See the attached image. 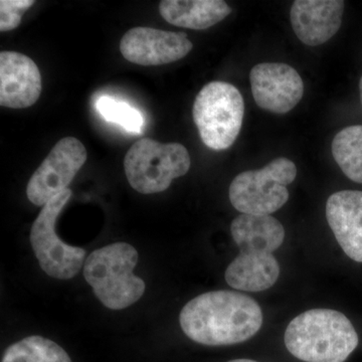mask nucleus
<instances>
[{
	"label": "nucleus",
	"mask_w": 362,
	"mask_h": 362,
	"mask_svg": "<svg viewBox=\"0 0 362 362\" xmlns=\"http://www.w3.org/2000/svg\"><path fill=\"white\" fill-rule=\"evenodd\" d=\"M187 149L180 143L162 144L149 138L135 142L124 159L131 187L142 194H158L190 168Z\"/></svg>",
	"instance_id": "5"
},
{
	"label": "nucleus",
	"mask_w": 362,
	"mask_h": 362,
	"mask_svg": "<svg viewBox=\"0 0 362 362\" xmlns=\"http://www.w3.org/2000/svg\"><path fill=\"white\" fill-rule=\"evenodd\" d=\"M326 218L345 254L362 263V192L342 190L331 195Z\"/></svg>",
	"instance_id": "14"
},
{
	"label": "nucleus",
	"mask_w": 362,
	"mask_h": 362,
	"mask_svg": "<svg viewBox=\"0 0 362 362\" xmlns=\"http://www.w3.org/2000/svg\"><path fill=\"white\" fill-rule=\"evenodd\" d=\"M359 90H361V101L362 105V77L361 78V82H359Z\"/></svg>",
	"instance_id": "21"
},
{
	"label": "nucleus",
	"mask_w": 362,
	"mask_h": 362,
	"mask_svg": "<svg viewBox=\"0 0 362 362\" xmlns=\"http://www.w3.org/2000/svg\"><path fill=\"white\" fill-rule=\"evenodd\" d=\"M250 81L257 105L272 113H288L303 97V81L286 64H259L252 69Z\"/></svg>",
	"instance_id": "10"
},
{
	"label": "nucleus",
	"mask_w": 362,
	"mask_h": 362,
	"mask_svg": "<svg viewBox=\"0 0 362 362\" xmlns=\"http://www.w3.org/2000/svg\"><path fill=\"white\" fill-rule=\"evenodd\" d=\"M228 362H258L255 361H251V359H233V361H228Z\"/></svg>",
	"instance_id": "20"
},
{
	"label": "nucleus",
	"mask_w": 362,
	"mask_h": 362,
	"mask_svg": "<svg viewBox=\"0 0 362 362\" xmlns=\"http://www.w3.org/2000/svg\"><path fill=\"white\" fill-rule=\"evenodd\" d=\"M292 356L305 362H344L359 338L346 316L330 309H312L293 319L285 332Z\"/></svg>",
	"instance_id": "3"
},
{
	"label": "nucleus",
	"mask_w": 362,
	"mask_h": 362,
	"mask_svg": "<svg viewBox=\"0 0 362 362\" xmlns=\"http://www.w3.org/2000/svg\"><path fill=\"white\" fill-rule=\"evenodd\" d=\"M192 115L206 146L216 151L230 148L242 128L244 98L232 84L209 83L195 98Z\"/></svg>",
	"instance_id": "6"
},
{
	"label": "nucleus",
	"mask_w": 362,
	"mask_h": 362,
	"mask_svg": "<svg viewBox=\"0 0 362 362\" xmlns=\"http://www.w3.org/2000/svg\"><path fill=\"white\" fill-rule=\"evenodd\" d=\"M42 76L37 64L16 52L0 54V105L23 109L37 103L42 93Z\"/></svg>",
	"instance_id": "12"
},
{
	"label": "nucleus",
	"mask_w": 362,
	"mask_h": 362,
	"mask_svg": "<svg viewBox=\"0 0 362 362\" xmlns=\"http://www.w3.org/2000/svg\"><path fill=\"white\" fill-rule=\"evenodd\" d=\"M230 233L240 254L226 269V283L246 292L265 291L274 286L280 265L273 252L284 242L282 223L272 216L243 214L233 220Z\"/></svg>",
	"instance_id": "2"
},
{
	"label": "nucleus",
	"mask_w": 362,
	"mask_h": 362,
	"mask_svg": "<svg viewBox=\"0 0 362 362\" xmlns=\"http://www.w3.org/2000/svg\"><path fill=\"white\" fill-rule=\"evenodd\" d=\"M332 154L350 180L362 183V125L340 131L333 139Z\"/></svg>",
	"instance_id": "16"
},
{
	"label": "nucleus",
	"mask_w": 362,
	"mask_h": 362,
	"mask_svg": "<svg viewBox=\"0 0 362 362\" xmlns=\"http://www.w3.org/2000/svg\"><path fill=\"white\" fill-rule=\"evenodd\" d=\"M159 13L170 25L206 30L225 20L232 8L221 0H162Z\"/></svg>",
	"instance_id": "15"
},
{
	"label": "nucleus",
	"mask_w": 362,
	"mask_h": 362,
	"mask_svg": "<svg viewBox=\"0 0 362 362\" xmlns=\"http://www.w3.org/2000/svg\"><path fill=\"white\" fill-rule=\"evenodd\" d=\"M95 106L107 122L118 124L131 134L138 135L142 132L144 119L141 112L126 102L110 96H102L97 100Z\"/></svg>",
	"instance_id": "18"
},
{
	"label": "nucleus",
	"mask_w": 362,
	"mask_h": 362,
	"mask_svg": "<svg viewBox=\"0 0 362 362\" xmlns=\"http://www.w3.org/2000/svg\"><path fill=\"white\" fill-rule=\"evenodd\" d=\"M86 160L87 150L80 140L74 137L59 140L28 181V201L45 206L68 188Z\"/></svg>",
	"instance_id": "9"
},
{
	"label": "nucleus",
	"mask_w": 362,
	"mask_h": 362,
	"mask_svg": "<svg viewBox=\"0 0 362 362\" xmlns=\"http://www.w3.org/2000/svg\"><path fill=\"white\" fill-rule=\"evenodd\" d=\"M341 0H297L291 8V23L298 39L315 47L337 35L342 23Z\"/></svg>",
	"instance_id": "13"
},
{
	"label": "nucleus",
	"mask_w": 362,
	"mask_h": 362,
	"mask_svg": "<svg viewBox=\"0 0 362 362\" xmlns=\"http://www.w3.org/2000/svg\"><path fill=\"white\" fill-rule=\"evenodd\" d=\"M296 175L294 162L284 157L259 170L245 171L230 183V202L240 213L270 216L289 199L287 187Z\"/></svg>",
	"instance_id": "7"
},
{
	"label": "nucleus",
	"mask_w": 362,
	"mask_h": 362,
	"mask_svg": "<svg viewBox=\"0 0 362 362\" xmlns=\"http://www.w3.org/2000/svg\"><path fill=\"white\" fill-rule=\"evenodd\" d=\"M35 4L33 0H1L0 30L8 32L21 25V16Z\"/></svg>",
	"instance_id": "19"
},
{
	"label": "nucleus",
	"mask_w": 362,
	"mask_h": 362,
	"mask_svg": "<svg viewBox=\"0 0 362 362\" xmlns=\"http://www.w3.org/2000/svg\"><path fill=\"white\" fill-rule=\"evenodd\" d=\"M71 194V190L66 188L47 202L33 223L30 235L40 268L49 277L61 280L77 275L86 255L84 249L65 244L56 233L57 220Z\"/></svg>",
	"instance_id": "8"
},
{
	"label": "nucleus",
	"mask_w": 362,
	"mask_h": 362,
	"mask_svg": "<svg viewBox=\"0 0 362 362\" xmlns=\"http://www.w3.org/2000/svg\"><path fill=\"white\" fill-rule=\"evenodd\" d=\"M138 252L126 243H115L92 252L85 261L84 276L98 299L112 310L134 304L145 292V283L134 275Z\"/></svg>",
	"instance_id": "4"
},
{
	"label": "nucleus",
	"mask_w": 362,
	"mask_h": 362,
	"mask_svg": "<svg viewBox=\"0 0 362 362\" xmlns=\"http://www.w3.org/2000/svg\"><path fill=\"white\" fill-rule=\"evenodd\" d=\"M1 362H71L59 345L47 338L30 337L11 345Z\"/></svg>",
	"instance_id": "17"
},
{
	"label": "nucleus",
	"mask_w": 362,
	"mask_h": 362,
	"mask_svg": "<svg viewBox=\"0 0 362 362\" xmlns=\"http://www.w3.org/2000/svg\"><path fill=\"white\" fill-rule=\"evenodd\" d=\"M194 45L187 33L166 32L152 28H134L124 35L120 52L130 63L160 66L185 58Z\"/></svg>",
	"instance_id": "11"
},
{
	"label": "nucleus",
	"mask_w": 362,
	"mask_h": 362,
	"mask_svg": "<svg viewBox=\"0 0 362 362\" xmlns=\"http://www.w3.org/2000/svg\"><path fill=\"white\" fill-rule=\"evenodd\" d=\"M181 329L199 344L223 346L247 341L263 325L258 302L239 292L204 293L180 312Z\"/></svg>",
	"instance_id": "1"
}]
</instances>
